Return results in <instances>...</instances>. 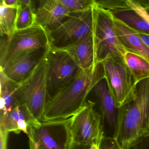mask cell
Listing matches in <instances>:
<instances>
[{"label": "cell", "instance_id": "1", "mask_svg": "<svg viewBox=\"0 0 149 149\" xmlns=\"http://www.w3.org/2000/svg\"><path fill=\"white\" fill-rule=\"evenodd\" d=\"M149 137V77L135 85L132 100L119 109L116 138L121 149H128Z\"/></svg>", "mask_w": 149, "mask_h": 149}, {"label": "cell", "instance_id": "2", "mask_svg": "<svg viewBox=\"0 0 149 149\" xmlns=\"http://www.w3.org/2000/svg\"><path fill=\"white\" fill-rule=\"evenodd\" d=\"M104 75L102 63L83 70L74 81L47 103L42 120L70 118L82 108L94 84Z\"/></svg>", "mask_w": 149, "mask_h": 149}, {"label": "cell", "instance_id": "3", "mask_svg": "<svg viewBox=\"0 0 149 149\" xmlns=\"http://www.w3.org/2000/svg\"><path fill=\"white\" fill-rule=\"evenodd\" d=\"M92 10L95 66L111 57L124 59L126 51L117 36L112 13L94 3Z\"/></svg>", "mask_w": 149, "mask_h": 149}, {"label": "cell", "instance_id": "4", "mask_svg": "<svg viewBox=\"0 0 149 149\" xmlns=\"http://www.w3.org/2000/svg\"><path fill=\"white\" fill-rule=\"evenodd\" d=\"M46 59L48 102L74 81L83 70L65 49L50 48Z\"/></svg>", "mask_w": 149, "mask_h": 149}, {"label": "cell", "instance_id": "5", "mask_svg": "<svg viewBox=\"0 0 149 149\" xmlns=\"http://www.w3.org/2000/svg\"><path fill=\"white\" fill-rule=\"evenodd\" d=\"M70 118L38 121L28 130L30 149H70Z\"/></svg>", "mask_w": 149, "mask_h": 149}, {"label": "cell", "instance_id": "6", "mask_svg": "<svg viewBox=\"0 0 149 149\" xmlns=\"http://www.w3.org/2000/svg\"><path fill=\"white\" fill-rule=\"evenodd\" d=\"M46 56L33 73L16 88L21 103L25 104L34 117L40 121L43 119L47 102Z\"/></svg>", "mask_w": 149, "mask_h": 149}, {"label": "cell", "instance_id": "7", "mask_svg": "<svg viewBox=\"0 0 149 149\" xmlns=\"http://www.w3.org/2000/svg\"><path fill=\"white\" fill-rule=\"evenodd\" d=\"M92 9L70 13L58 27L48 33L50 48L66 49L92 33Z\"/></svg>", "mask_w": 149, "mask_h": 149}, {"label": "cell", "instance_id": "8", "mask_svg": "<svg viewBox=\"0 0 149 149\" xmlns=\"http://www.w3.org/2000/svg\"><path fill=\"white\" fill-rule=\"evenodd\" d=\"M96 102L87 100L82 108L70 118L73 143L99 145L104 135L102 116L95 110Z\"/></svg>", "mask_w": 149, "mask_h": 149}, {"label": "cell", "instance_id": "9", "mask_svg": "<svg viewBox=\"0 0 149 149\" xmlns=\"http://www.w3.org/2000/svg\"><path fill=\"white\" fill-rule=\"evenodd\" d=\"M50 48L48 33L41 26L36 24L27 29L15 30L1 54V68L22 56L38 49Z\"/></svg>", "mask_w": 149, "mask_h": 149}, {"label": "cell", "instance_id": "10", "mask_svg": "<svg viewBox=\"0 0 149 149\" xmlns=\"http://www.w3.org/2000/svg\"><path fill=\"white\" fill-rule=\"evenodd\" d=\"M102 63L104 77L119 109L134 98L135 84L133 77L123 58L111 57Z\"/></svg>", "mask_w": 149, "mask_h": 149}, {"label": "cell", "instance_id": "11", "mask_svg": "<svg viewBox=\"0 0 149 149\" xmlns=\"http://www.w3.org/2000/svg\"><path fill=\"white\" fill-rule=\"evenodd\" d=\"M90 93L94 95L98 103L104 135L107 130V136L116 138L118 127L119 109L104 75L96 81Z\"/></svg>", "mask_w": 149, "mask_h": 149}, {"label": "cell", "instance_id": "12", "mask_svg": "<svg viewBox=\"0 0 149 149\" xmlns=\"http://www.w3.org/2000/svg\"><path fill=\"white\" fill-rule=\"evenodd\" d=\"M48 50L41 48L31 51L1 68V70L9 80L20 84L34 71Z\"/></svg>", "mask_w": 149, "mask_h": 149}, {"label": "cell", "instance_id": "13", "mask_svg": "<svg viewBox=\"0 0 149 149\" xmlns=\"http://www.w3.org/2000/svg\"><path fill=\"white\" fill-rule=\"evenodd\" d=\"M33 6L36 24L48 33L58 27L70 14L59 0L33 1Z\"/></svg>", "mask_w": 149, "mask_h": 149}, {"label": "cell", "instance_id": "14", "mask_svg": "<svg viewBox=\"0 0 149 149\" xmlns=\"http://www.w3.org/2000/svg\"><path fill=\"white\" fill-rule=\"evenodd\" d=\"M114 26L118 40L126 51L136 54L149 62V48L138 33L114 18Z\"/></svg>", "mask_w": 149, "mask_h": 149}, {"label": "cell", "instance_id": "15", "mask_svg": "<svg viewBox=\"0 0 149 149\" xmlns=\"http://www.w3.org/2000/svg\"><path fill=\"white\" fill-rule=\"evenodd\" d=\"M39 120L36 119L25 104H20L3 118H0V127L8 132L28 135L29 127Z\"/></svg>", "mask_w": 149, "mask_h": 149}, {"label": "cell", "instance_id": "16", "mask_svg": "<svg viewBox=\"0 0 149 149\" xmlns=\"http://www.w3.org/2000/svg\"><path fill=\"white\" fill-rule=\"evenodd\" d=\"M0 118H2L21 103L16 92L18 84L9 80L1 70L0 73Z\"/></svg>", "mask_w": 149, "mask_h": 149}, {"label": "cell", "instance_id": "17", "mask_svg": "<svg viewBox=\"0 0 149 149\" xmlns=\"http://www.w3.org/2000/svg\"><path fill=\"white\" fill-rule=\"evenodd\" d=\"M82 70L94 65V50L92 33L82 40L66 49Z\"/></svg>", "mask_w": 149, "mask_h": 149}, {"label": "cell", "instance_id": "18", "mask_svg": "<svg viewBox=\"0 0 149 149\" xmlns=\"http://www.w3.org/2000/svg\"><path fill=\"white\" fill-rule=\"evenodd\" d=\"M111 13L115 19L120 21L138 33L149 35V22L129 4L127 6Z\"/></svg>", "mask_w": 149, "mask_h": 149}, {"label": "cell", "instance_id": "19", "mask_svg": "<svg viewBox=\"0 0 149 149\" xmlns=\"http://www.w3.org/2000/svg\"><path fill=\"white\" fill-rule=\"evenodd\" d=\"M125 64L131 72L135 84L149 77V62L134 53L126 51L124 56Z\"/></svg>", "mask_w": 149, "mask_h": 149}, {"label": "cell", "instance_id": "20", "mask_svg": "<svg viewBox=\"0 0 149 149\" xmlns=\"http://www.w3.org/2000/svg\"><path fill=\"white\" fill-rule=\"evenodd\" d=\"M20 1V5L18 8L15 30L27 29L36 24L33 1Z\"/></svg>", "mask_w": 149, "mask_h": 149}, {"label": "cell", "instance_id": "21", "mask_svg": "<svg viewBox=\"0 0 149 149\" xmlns=\"http://www.w3.org/2000/svg\"><path fill=\"white\" fill-rule=\"evenodd\" d=\"M18 8L8 7L0 3L1 34L7 37L8 42L15 31Z\"/></svg>", "mask_w": 149, "mask_h": 149}, {"label": "cell", "instance_id": "22", "mask_svg": "<svg viewBox=\"0 0 149 149\" xmlns=\"http://www.w3.org/2000/svg\"><path fill=\"white\" fill-rule=\"evenodd\" d=\"M69 13L85 12L92 8L94 0H59Z\"/></svg>", "mask_w": 149, "mask_h": 149}, {"label": "cell", "instance_id": "23", "mask_svg": "<svg viewBox=\"0 0 149 149\" xmlns=\"http://www.w3.org/2000/svg\"><path fill=\"white\" fill-rule=\"evenodd\" d=\"M95 6L103 9L113 12L128 6L127 0H94Z\"/></svg>", "mask_w": 149, "mask_h": 149}, {"label": "cell", "instance_id": "24", "mask_svg": "<svg viewBox=\"0 0 149 149\" xmlns=\"http://www.w3.org/2000/svg\"><path fill=\"white\" fill-rule=\"evenodd\" d=\"M98 149H121L116 138L104 136L98 145Z\"/></svg>", "mask_w": 149, "mask_h": 149}, {"label": "cell", "instance_id": "25", "mask_svg": "<svg viewBox=\"0 0 149 149\" xmlns=\"http://www.w3.org/2000/svg\"><path fill=\"white\" fill-rule=\"evenodd\" d=\"M9 132L0 127V149H7L8 136Z\"/></svg>", "mask_w": 149, "mask_h": 149}, {"label": "cell", "instance_id": "26", "mask_svg": "<svg viewBox=\"0 0 149 149\" xmlns=\"http://www.w3.org/2000/svg\"><path fill=\"white\" fill-rule=\"evenodd\" d=\"M128 149H149V137L132 146Z\"/></svg>", "mask_w": 149, "mask_h": 149}, {"label": "cell", "instance_id": "27", "mask_svg": "<svg viewBox=\"0 0 149 149\" xmlns=\"http://www.w3.org/2000/svg\"><path fill=\"white\" fill-rule=\"evenodd\" d=\"M1 3L8 7L18 8L20 5V0H1Z\"/></svg>", "mask_w": 149, "mask_h": 149}, {"label": "cell", "instance_id": "28", "mask_svg": "<svg viewBox=\"0 0 149 149\" xmlns=\"http://www.w3.org/2000/svg\"><path fill=\"white\" fill-rule=\"evenodd\" d=\"M136 1L149 15V0H136Z\"/></svg>", "mask_w": 149, "mask_h": 149}, {"label": "cell", "instance_id": "29", "mask_svg": "<svg viewBox=\"0 0 149 149\" xmlns=\"http://www.w3.org/2000/svg\"><path fill=\"white\" fill-rule=\"evenodd\" d=\"M91 145L80 144L73 143L70 149H90Z\"/></svg>", "mask_w": 149, "mask_h": 149}, {"label": "cell", "instance_id": "30", "mask_svg": "<svg viewBox=\"0 0 149 149\" xmlns=\"http://www.w3.org/2000/svg\"><path fill=\"white\" fill-rule=\"evenodd\" d=\"M138 33V32H137ZM138 33L139 36L140 37L142 40L147 45V47L149 48V35L142 33Z\"/></svg>", "mask_w": 149, "mask_h": 149}, {"label": "cell", "instance_id": "31", "mask_svg": "<svg viewBox=\"0 0 149 149\" xmlns=\"http://www.w3.org/2000/svg\"><path fill=\"white\" fill-rule=\"evenodd\" d=\"M90 149H98V146L95 144H93L91 146Z\"/></svg>", "mask_w": 149, "mask_h": 149}]
</instances>
